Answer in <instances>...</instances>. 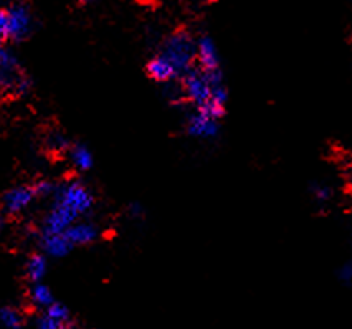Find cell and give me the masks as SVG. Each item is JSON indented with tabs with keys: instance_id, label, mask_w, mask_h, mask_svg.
Instances as JSON below:
<instances>
[{
	"instance_id": "1",
	"label": "cell",
	"mask_w": 352,
	"mask_h": 329,
	"mask_svg": "<svg viewBox=\"0 0 352 329\" xmlns=\"http://www.w3.org/2000/svg\"><path fill=\"white\" fill-rule=\"evenodd\" d=\"M161 56H164L175 68L179 76H184L187 72H190L192 63L197 59V45L189 35L181 32V34L172 35L167 40Z\"/></svg>"
},
{
	"instance_id": "2",
	"label": "cell",
	"mask_w": 352,
	"mask_h": 329,
	"mask_svg": "<svg viewBox=\"0 0 352 329\" xmlns=\"http://www.w3.org/2000/svg\"><path fill=\"white\" fill-rule=\"evenodd\" d=\"M53 199H55L53 202L63 205L75 217L86 215L95 205V197L89 192V189L78 182V180H72V182L58 186Z\"/></svg>"
},
{
	"instance_id": "3",
	"label": "cell",
	"mask_w": 352,
	"mask_h": 329,
	"mask_svg": "<svg viewBox=\"0 0 352 329\" xmlns=\"http://www.w3.org/2000/svg\"><path fill=\"white\" fill-rule=\"evenodd\" d=\"M182 92L184 96L199 109L210 101L212 85L202 70L192 68L182 76Z\"/></svg>"
},
{
	"instance_id": "4",
	"label": "cell",
	"mask_w": 352,
	"mask_h": 329,
	"mask_svg": "<svg viewBox=\"0 0 352 329\" xmlns=\"http://www.w3.org/2000/svg\"><path fill=\"white\" fill-rule=\"evenodd\" d=\"M220 131L219 121L214 118L207 116L202 111L195 109V113H192L189 119H187V133L194 138H202V139H210L215 138Z\"/></svg>"
},
{
	"instance_id": "5",
	"label": "cell",
	"mask_w": 352,
	"mask_h": 329,
	"mask_svg": "<svg viewBox=\"0 0 352 329\" xmlns=\"http://www.w3.org/2000/svg\"><path fill=\"white\" fill-rule=\"evenodd\" d=\"M35 191L34 187L28 186H19L10 189L6 195H3V209H6L7 213H20L25 211L27 207H30V204L34 202L35 199Z\"/></svg>"
},
{
	"instance_id": "6",
	"label": "cell",
	"mask_w": 352,
	"mask_h": 329,
	"mask_svg": "<svg viewBox=\"0 0 352 329\" xmlns=\"http://www.w3.org/2000/svg\"><path fill=\"white\" fill-rule=\"evenodd\" d=\"M40 246L47 255L55 258H63L72 252L73 245L65 233H42Z\"/></svg>"
},
{
	"instance_id": "7",
	"label": "cell",
	"mask_w": 352,
	"mask_h": 329,
	"mask_svg": "<svg viewBox=\"0 0 352 329\" xmlns=\"http://www.w3.org/2000/svg\"><path fill=\"white\" fill-rule=\"evenodd\" d=\"M197 61L199 68L202 70V72H215V70H220L219 53H217L215 43L212 42V39H208V36H204V39L199 40Z\"/></svg>"
},
{
	"instance_id": "8",
	"label": "cell",
	"mask_w": 352,
	"mask_h": 329,
	"mask_svg": "<svg viewBox=\"0 0 352 329\" xmlns=\"http://www.w3.org/2000/svg\"><path fill=\"white\" fill-rule=\"evenodd\" d=\"M65 235L68 237V240L72 242L73 246L88 245L96 240L98 229L95 224H91V222H75V224L65 232Z\"/></svg>"
},
{
	"instance_id": "9",
	"label": "cell",
	"mask_w": 352,
	"mask_h": 329,
	"mask_svg": "<svg viewBox=\"0 0 352 329\" xmlns=\"http://www.w3.org/2000/svg\"><path fill=\"white\" fill-rule=\"evenodd\" d=\"M30 30V14L25 7H14L9 10V36L14 40L23 39Z\"/></svg>"
},
{
	"instance_id": "10",
	"label": "cell",
	"mask_w": 352,
	"mask_h": 329,
	"mask_svg": "<svg viewBox=\"0 0 352 329\" xmlns=\"http://www.w3.org/2000/svg\"><path fill=\"white\" fill-rule=\"evenodd\" d=\"M147 75L153 78L154 81H159V83H167V81L179 76L175 68L161 55L155 56L147 63Z\"/></svg>"
},
{
	"instance_id": "11",
	"label": "cell",
	"mask_w": 352,
	"mask_h": 329,
	"mask_svg": "<svg viewBox=\"0 0 352 329\" xmlns=\"http://www.w3.org/2000/svg\"><path fill=\"white\" fill-rule=\"evenodd\" d=\"M69 158H72L73 166H75L78 171L85 172L93 167L91 151L86 146H83V144H75V146L69 147Z\"/></svg>"
},
{
	"instance_id": "12",
	"label": "cell",
	"mask_w": 352,
	"mask_h": 329,
	"mask_svg": "<svg viewBox=\"0 0 352 329\" xmlns=\"http://www.w3.org/2000/svg\"><path fill=\"white\" fill-rule=\"evenodd\" d=\"M47 268H48V263H47V258H45L43 255H40V253L32 255V257L28 258L27 266H25L27 277L35 283L42 282V279L45 278V275H47Z\"/></svg>"
},
{
	"instance_id": "13",
	"label": "cell",
	"mask_w": 352,
	"mask_h": 329,
	"mask_svg": "<svg viewBox=\"0 0 352 329\" xmlns=\"http://www.w3.org/2000/svg\"><path fill=\"white\" fill-rule=\"evenodd\" d=\"M30 299L35 306L43 308V310H47V308L55 301V299H53L52 290L47 285H43V283H36V285L32 288Z\"/></svg>"
},
{
	"instance_id": "14",
	"label": "cell",
	"mask_w": 352,
	"mask_h": 329,
	"mask_svg": "<svg viewBox=\"0 0 352 329\" xmlns=\"http://www.w3.org/2000/svg\"><path fill=\"white\" fill-rule=\"evenodd\" d=\"M0 324L7 329H19L23 324V316L22 312L15 308L6 306L0 310Z\"/></svg>"
},
{
	"instance_id": "15",
	"label": "cell",
	"mask_w": 352,
	"mask_h": 329,
	"mask_svg": "<svg viewBox=\"0 0 352 329\" xmlns=\"http://www.w3.org/2000/svg\"><path fill=\"white\" fill-rule=\"evenodd\" d=\"M45 315L50 316L52 319H55L56 323L61 324V326H65V324H67L68 319H69L68 308L65 306L63 303H58V301H53L50 306L45 310Z\"/></svg>"
},
{
	"instance_id": "16",
	"label": "cell",
	"mask_w": 352,
	"mask_h": 329,
	"mask_svg": "<svg viewBox=\"0 0 352 329\" xmlns=\"http://www.w3.org/2000/svg\"><path fill=\"white\" fill-rule=\"evenodd\" d=\"M56 189L58 186H55V184L52 182V180H38V182L34 186V191H35V195L36 197H53L55 195Z\"/></svg>"
},
{
	"instance_id": "17",
	"label": "cell",
	"mask_w": 352,
	"mask_h": 329,
	"mask_svg": "<svg viewBox=\"0 0 352 329\" xmlns=\"http://www.w3.org/2000/svg\"><path fill=\"white\" fill-rule=\"evenodd\" d=\"M311 191H313V195L316 197L318 202H327V200L331 199V195H333L331 187L322 186V184H314V186L311 187Z\"/></svg>"
},
{
	"instance_id": "18",
	"label": "cell",
	"mask_w": 352,
	"mask_h": 329,
	"mask_svg": "<svg viewBox=\"0 0 352 329\" xmlns=\"http://www.w3.org/2000/svg\"><path fill=\"white\" fill-rule=\"evenodd\" d=\"M227 100H228V92H227V88H225V85L214 86V88H212L210 101H214L220 106H225L227 105Z\"/></svg>"
},
{
	"instance_id": "19",
	"label": "cell",
	"mask_w": 352,
	"mask_h": 329,
	"mask_svg": "<svg viewBox=\"0 0 352 329\" xmlns=\"http://www.w3.org/2000/svg\"><path fill=\"white\" fill-rule=\"evenodd\" d=\"M338 278L342 285L352 286V260L344 263V265L338 271Z\"/></svg>"
},
{
	"instance_id": "20",
	"label": "cell",
	"mask_w": 352,
	"mask_h": 329,
	"mask_svg": "<svg viewBox=\"0 0 352 329\" xmlns=\"http://www.w3.org/2000/svg\"><path fill=\"white\" fill-rule=\"evenodd\" d=\"M36 328H38V329H60L61 324L56 323L55 319H52L48 315H43L42 318H38Z\"/></svg>"
},
{
	"instance_id": "21",
	"label": "cell",
	"mask_w": 352,
	"mask_h": 329,
	"mask_svg": "<svg viewBox=\"0 0 352 329\" xmlns=\"http://www.w3.org/2000/svg\"><path fill=\"white\" fill-rule=\"evenodd\" d=\"M50 146L53 151H63L68 147V142L61 134H53L50 138Z\"/></svg>"
},
{
	"instance_id": "22",
	"label": "cell",
	"mask_w": 352,
	"mask_h": 329,
	"mask_svg": "<svg viewBox=\"0 0 352 329\" xmlns=\"http://www.w3.org/2000/svg\"><path fill=\"white\" fill-rule=\"evenodd\" d=\"M9 36V12L0 10V39Z\"/></svg>"
},
{
	"instance_id": "23",
	"label": "cell",
	"mask_w": 352,
	"mask_h": 329,
	"mask_svg": "<svg viewBox=\"0 0 352 329\" xmlns=\"http://www.w3.org/2000/svg\"><path fill=\"white\" fill-rule=\"evenodd\" d=\"M2 227H3V220H2V215H0V232H2Z\"/></svg>"
},
{
	"instance_id": "24",
	"label": "cell",
	"mask_w": 352,
	"mask_h": 329,
	"mask_svg": "<svg viewBox=\"0 0 352 329\" xmlns=\"http://www.w3.org/2000/svg\"><path fill=\"white\" fill-rule=\"evenodd\" d=\"M80 2H83V3H86V2H91V0H80Z\"/></svg>"
},
{
	"instance_id": "25",
	"label": "cell",
	"mask_w": 352,
	"mask_h": 329,
	"mask_svg": "<svg viewBox=\"0 0 352 329\" xmlns=\"http://www.w3.org/2000/svg\"><path fill=\"white\" fill-rule=\"evenodd\" d=\"M2 40H3V39H0V50H2Z\"/></svg>"
},
{
	"instance_id": "26",
	"label": "cell",
	"mask_w": 352,
	"mask_h": 329,
	"mask_svg": "<svg viewBox=\"0 0 352 329\" xmlns=\"http://www.w3.org/2000/svg\"><path fill=\"white\" fill-rule=\"evenodd\" d=\"M60 329H72V328H68V326H61Z\"/></svg>"
},
{
	"instance_id": "27",
	"label": "cell",
	"mask_w": 352,
	"mask_h": 329,
	"mask_svg": "<svg viewBox=\"0 0 352 329\" xmlns=\"http://www.w3.org/2000/svg\"><path fill=\"white\" fill-rule=\"evenodd\" d=\"M207 2H217V0H207Z\"/></svg>"
}]
</instances>
